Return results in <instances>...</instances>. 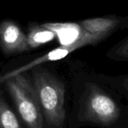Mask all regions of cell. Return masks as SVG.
Here are the masks:
<instances>
[{"mask_svg": "<svg viewBox=\"0 0 128 128\" xmlns=\"http://www.w3.org/2000/svg\"><path fill=\"white\" fill-rule=\"evenodd\" d=\"M26 36L30 49H33L51 42L55 38V34L42 25H32Z\"/></svg>", "mask_w": 128, "mask_h": 128, "instance_id": "obj_7", "label": "cell"}, {"mask_svg": "<svg viewBox=\"0 0 128 128\" xmlns=\"http://www.w3.org/2000/svg\"><path fill=\"white\" fill-rule=\"evenodd\" d=\"M100 78L113 87L122 96L128 100V74L118 76L100 75Z\"/></svg>", "mask_w": 128, "mask_h": 128, "instance_id": "obj_10", "label": "cell"}, {"mask_svg": "<svg viewBox=\"0 0 128 128\" xmlns=\"http://www.w3.org/2000/svg\"><path fill=\"white\" fill-rule=\"evenodd\" d=\"M51 30L61 45H70L80 38L82 28L78 23H47L42 25Z\"/></svg>", "mask_w": 128, "mask_h": 128, "instance_id": "obj_6", "label": "cell"}, {"mask_svg": "<svg viewBox=\"0 0 128 128\" xmlns=\"http://www.w3.org/2000/svg\"><path fill=\"white\" fill-rule=\"evenodd\" d=\"M122 96L99 76L87 81L81 98L78 120L83 124L109 126L121 115Z\"/></svg>", "mask_w": 128, "mask_h": 128, "instance_id": "obj_1", "label": "cell"}, {"mask_svg": "<svg viewBox=\"0 0 128 128\" xmlns=\"http://www.w3.org/2000/svg\"><path fill=\"white\" fill-rule=\"evenodd\" d=\"M0 128H22L18 118L12 111L0 88Z\"/></svg>", "mask_w": 128, "mask_h": 128, "instance_id": "obj_8", "label": "cell"}, {"mask_svg": "<svg viewBox=\"0 0 128 128\" xmlns=\"http://www.w3.org/2000/svg\"><path fill=\"white\" fill-rule=\"evenodd\" d=\"M106 57L114 62H128V36L111 47Z\"/></svg>", "mask_w": 128, "mask_h": 128, "instance_id": "obj_9", "label": "cell"}, {"mask_svg": "<svg viewBox=\"0 0 128 128\" xmlns=\"http://www.w3.org/2000/svg\"><path fill=\"white\" fill-rule=\"evenodd\" d=\"M31 70L32 82L42 112L44 128H62L66 118L65 84L42 66H35Z\"/></svg>", "mask_w": 128, "mask_h": 128, "instance_id": "obj_2", "label": "cell"}, {"mask_svg": "<svg viewBox=\"0 0 128 128\" xmlns=\"http://www.w3.org/2000/svg\"><path fill=\"white\" fill-rule=\"evenodd\" d=\"M4 83L26 127L44 128L42 112L32 82L20 73L9 78Z\"/></svg>", "mask_w": 128, "mask_h": 128, "instance_id": "obj_3", "label": "cell"}, {"mask_svg": "<svg viewBox=\"0 0 128 128\" xmlns=\"http://www.w3.org/2000/svg\"><path fill=\"white\" fill-rule=\"evenodd\" d=\"M0 48L6 56L30 50L26 35L12 20H4L0 24Z\"/></svg>", "mask_w": 128, "mask_h": 128, "instance_id": "obj_5", "label": "cell"}, {"mask_svg": "<svg viewBox=\"0 0 128 128\" xmlns=\"http://www.w3.org/2000/svg\"><path fill=\"white\" fill-rule=\"evenodd\" d=\"M98 43H99L98 41L94 36L88 33L87 32H85L84 30H83L82 29V33H81L80 38H78V40L76 42H75L74 44H70V45H64V46L61 45L60 47L48 52V54L43 55L41 57H38V58L31 61L30 62L26 64V65H24L21 67H19L16 70H14L12 72H7L6 74L0 77V84L4 83L9 78H11L15 75H18V74L24 73L26 71L30 70L32 69L33 67L40 65L42 63L60 60L63 57H65L66 56H67L71 52L77 50L78 48H82L83 46H86V45H95Z\"/></svg>", "mask_w": 128, "mask_h": 128, "instance_id": "obj_4", "label": "cell"}]
</instances>
